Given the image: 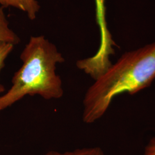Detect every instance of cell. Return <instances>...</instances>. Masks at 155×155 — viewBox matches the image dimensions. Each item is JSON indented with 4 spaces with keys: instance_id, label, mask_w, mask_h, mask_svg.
I'll return each mask as SVG.
<instances>
[{
    "instance_id": "obj_5",
    "label": "cell",
    "mask_w": 155,
    "mask_h": 155,
    "mask_svg": "<svg viewBox=\"0 0 155 155\" xmlns=\"http://www.w3.org/2000/svg\"><path fill=\"white\" fill-rule=\"evenodd\" d=\"M0 41L16 45L20 41V39L16 33L9 27L4 10V7L0 6Z\"/></svg>"
},
{
    "instance_id": "obj_8",
    "label": "cell",
    "mask_w": 155,
    "mask_h": 155,
    "mask_svg": "<svg viewBox=\"0 0 155 155\" xmlns=\"http://www.w3.org/2000/svg\"><path fill=\"white\" fill-rule=\"evenodd\" d=\"M143 155H155V137L151 139L146 146Z\"/></svg>"
},
{
    "instance_id": "obj_2",
    "label": "cell",
    "mask_w": 155,
    "mask_h": 155,
    "mask_svg": "<svg viewBox=\"0 0 155 155\" xmlns=\"http://www.w3.org/2000/svg\"><path fill=\"white\" fill-rule=\"evenodd\" d=\"M20 59L22 66L12 78L11 87L0 95V111L27 95H39L46 100L63 97L62 81L56 67L65 59L55 45L43 36H31Z\"/></svg>"
},
{
    "instance_id": "obj_4",
    "label": "cell",
    "mask_w": 155,
    "mask_h": 155,
    "mask_svg": "<svg viewBox=\"0 0 155 155\" xmlns=\"http://www.w3.org/2000/svg\"><path fill=\"white\" fill-rule=\"evenodd\" d=\"M0 5L4 8L12 6L24 12L31 20L36 18L40 8L36 0H0Z\"/></svg>"
},
{
    "instance_id": "obj_1",
    "label": "cell",
    "mask_w": 155,
    "mask_h": 155,
    "mask_svg": "<svg viewBox=\"0 0 155 155\" xmlns=\"http://www.w3.org/2000/svg\"><path fill=\"white\" fill-rule=\"evenodd\" d=\"M155 79V42L125 53L86 91L83 100V122L97 121L117 95L136 94Z\"/></svg>"
},
{
    "instance_id": "obj_6",
    "label": "cell",
    "mask_w": 155,
    "mask_h": 155,
    "mask_svg": "<svg viewBox=\"0 0 155 155\" xmlns=\"http://www.w3.org/2000/svg\"><path fill=\"white\" fill-rule=\"evenodd\" d=\"M44 155H105L102 150L100 147L83 148L61 152L55 150H50Z\"/></svg>"
},
{
    "instance_id": "obj_3",
    "label": "cell",
    "mask_w": 155,
    "mask_h": 155,
    "mask_svg": "<svg viewBox=\"0 0 155 155\" xmlns=\"http://www.w3.org/2000/svg\"><path fill=\"white\" fill-rule=\"evenodd\" d=\"M96 4V20L100 30L99 49L94 56L79 60L76 66L83 72L96 80L112 65L110 57L114 54L113 46L116 44L113 40L106 21L105 0H95Z\"/></svg>"
},
{
    "instance_id": "obj_7",
    "label": "cell",
    "mask_w": 155,
    "mask_h": 155,
    "mask_svg": "<svg viewBox=\"0 0 155 155\" xmlns=\"http://www.w3.org/2000/svg\"><path fill=\"white\" fill-rule=\"evenodd\" d=\"M14 45L5 42L0 41V72L5 66V61L13 50ZM5 89L0 83V94H4Z\"/></svg>"
}]
</instances>
